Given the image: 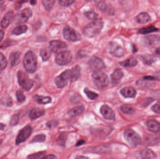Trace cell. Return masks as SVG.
Segmentation results:
<instances>
[{"label": "cell", "instance_id": "14", "mask_svg": "<svg viewBox=\"0 0 160 159\" xmlns=\"http://www.w3.org/2000/svg\"><path fill=\"white\" fill-rule=\"evenodd\" d=\"M100 113L103 117L106 120H115V113L111 107L106 105L102 106L100 109Z\"/></svg>", "mask_w": 160, "mask_h": 159}, {"label": "cell", "instance_id": "15", "mask_svg": "<svg viewBox=\"0 0 160 159\" xmlns=\"http://www.w3.org/2000/svg\"><path fill=\"white\" fill-rule=\"evenodd\" d=\"M144 43L146 46L150 47H154L160 42V36L153 35L144 37Z\"/></svg>", "mask_w": 160, "mask_h": 159}, {"label": "cell", "instance_id": "32", "mask_svg": "<svg viewBox=\"0 0 160 159\" xmlns=\"http://www.w3.org/2000/svg\"><path fill=\"white\" fill-rule=\"evenodd\" d=\"M158 31V29L154 26H150L147 27L142 28L139 30V33L141 34H147L155 32Z\"/></svg>", "mask_w": 160, "mask_h": 159}, {"label": "cell", "instance_id": "48", "mask_svg": "<svg viewBox=\"0 0 160 159\" xmlns=\"http://www.w3.org/2000/svg\"><path fill=\"white\" fill-rule=\"evenodd\" d=\"M40 159H57V158L54 155H48L44 156Z\"/></svg>", "mask_w": 160, "mask_h": 159}, {"label": "cell", "instance_id": "49", "mask_svg": "<svg viewBox=\"0 0 160 159\" xmlns=\"http://www.w3.org/2000/svg\"><path fill=\"white\" fill-rule=\"evenodd\" d=\"M4 36V32L3 30H0V42L2 40Z\"/></svg>", "mask_w": 160, "mask_h": 159}, {"label": "cell", "instance_id": "31", "mask_svg": "<svg viewBox=\"0 0 160 159\" xmlns=\"http://www.w3.org/2000/svg\"><path fill=\"white\" fill-rule=\"evenodd\" d=\"M27 29L28 27L26 25L18 26L12 30V33L15 35H20L26 32Z\"/></svg>", "mask_w": 160, "mask_h": 159}, {"label": "cell", "instance_id": "18", "mask_svg": "<svg viewBox=\"0 0 160 159\" xmlns=\"http://www.w3.org/2000/svg\"><path fill=\"white\" fill-rule=\"evenodd\" d=\"M44 109L41 108L36 107L30 110L29 113V118L30 120H36L37 118L41 117L44 114Z\"/></svg>", "mask_w": 160, "mask_h": 159}, {"label": "cell", "instance_id": "10", "mask_svg": "<svg viewBox=\"0 0 160 159\" xmlns=\"http://www.w3.org/2000/svg\"><path fill=\"white\" fill-rule=\"evenodd\" d=\"M88 65L90 68L94 72L100 71L105 68V66L102 59L97 56H93L88 62Z\"/></svg>", "mask_w": 160, "mask_h": 159}, {"label": "cell", "instance_id": "5", "mask_svg": "<svg viewBox=\"0 0 160 159\" xmlns=\"http://www.w3.org/2000/svg\"><path fill=\"white\" fill-rule=\"evenodd\" d=\"M18 83L24 90L29 91L33 86V81L30 79L28 76L23 72L19 71L17 73Z\"/></svg>", "mask_w": 160, "mask_h": 159}, {"label": "cell", "instance_id": "33", "mask_svg": "<svg viewBox=\"0 0 160 159\" xmlns=\"http://www.w3.org/2000/svg\"><path fill=\"white\" fill-rule=\"evenodd\" d=\"M120 109L123 113L127 114H132L135 112V109L130 105H122Z\"/></svg>", "mask_w": 160, "mask_h": 159}, {"label": "cell", "instance_id": "4", "mask_svg": "<svg viewBox=\"0 0 160 159\" xmlns=\"http://www.w3.org/2000/svg\"><path fill=\"white\" fill-rule=\"evenodd\" d=\"M124 135L125 140L133 147L138 146L141 143V138L137 133L132 129L126 130L124 132Z\"/></svg>", "mask_w": 160, "mask_h": 159}, {"label": "cell", "instance_id": "2", "mask_svg": "<svg viewBox=\"0 0 160 159\" xmlns=\"http://www.w3.org/2000/svg\"><path fill=\"white\" fill-rule=\"evenodd\" d=\"M23 64L24 68L29 73H33L37 69V57L33 52H28L23 58Z\"/></svg>", "mask_w": 160, "mask_h": 159}, {"label": "cell", "instance_id": "12", "mask_svg": "<svg viewBox=\"0 0 160 159\" xmlns=\"http://www.w3.org/2000/svg\"><path fill=\"white\" fill-rule=\"evenodd\" d=\"M109 52L113 56L120 58L124 55V49L121 46L115 42H111L107 47Z\"/></svg>", "mask_w": 160, "mask_h": 159}, {"label": "cell", "instance_id": "55", "mask_svg": "<svg viewBox=\"0 0 160 159\" xmlns=\"http://www.w3.org/2000/svg\"><path fill=\"white\" fill-rule=\"evenodd\" d=\"M3 2H4V1H0V4H2Z\"/></svg>", "mask_w": 160, "mask_h": 159}, {"label": "cell", "instance_id": "34", "mask_svg": "<svg viewBox=\"0 0 160 159\" xmlns=\"http://www.w3.org/2000/svg\"><path fill=\"white\" fill-rule=\"evenodd\" d=\"M85 93L86 95L88 97L90 100H94L97 99L98 97V95L94 92H92V91L89 90L88 89L85 88L84 90Z\"/></svg>", "mask_w": 160, "mask_h": 159}, {"label": "cell", "instance_id": "29", "mask_svg": "<svg viewBox=\"0 0 160 159\" xmlns=\"http://www.w3.org/2000/svg\"><path fill=\"white\" fill-rule=\"evenodd\" d=\"M140 57L143 62L148 66H151L156 60L154 56L150 55L145 54L141 56Z\"/></svg>", "mask_w": 160, "mask_h": 159}, {"label": "cell", "instance_id": "51", "mask_svg": "<svg viewBox=\"0 0 160 159\" xmlns=\"http://www.w3.org/2000/svg\"><path fill=\"white\" fill-rule=\"evenodd\" d=\"M155 53L158 56H160V47L156 49L155 50Z\"/></svg>", "mask_w": 160, "mask_h": 159}, {"label": "cell", "instance_id": "50", "mask_svg": "<svg viewBox=\"0 0 160 159\" xmlns=\"http://www.w3.org/2000/svg\"><path fill=\"white\" fill-rule=\"evenodd\" d=\"M84 140H79V141L77 143L76 146H81V145H83V144H84Z\"/></svg>", "mask_w": 160, "mask_h": 159}, {"label": "cell", "instance_id": "3", "mask_svg": "<svg viewBox=\"0 0 160 159\" xmlns=\"http://www.w3.org/2000/svg\"><path fill=\"white\" fill-rule=\"evenodd\" d=\"M93 80L96 86L100 89H103L109 85L108 76L101 71L94 72L92 75Z\"/></svg>", "mask_w": 160, "mask_h": 159}, {"label": "cell", "instance_id": "42", "mask_svg": "<svg viewBox=\"0 0 160 159\" xmlns=\"http://www.w3.org/2000/svg\"><path fill=\"white\" fill-rule=\"evenodd\" d=\"M138 86L140 87H149L150 86V84L148 83V82L146 81V80H139L137 81L136 82Z\"/></svg>", "mask_w": 160, "mask_h": 159}, {"label": "cell", "instance_id": "8", "mask_svg": "<svg viewBox=\"0 0 160 159\" xmlns=\"http://www.w3.org/2000/svg\"><path fill=\"white\" fill-rule=\"evenodd\" d=\"M63 33L64 39L70 42L78 41L81 39L79 34L69 26L64 28Z\"/></svg>", "mask_w": 160, "mask_h": 159}, {"label": "cell", "instance_id": "39", "mask_svg": "<svg viewBox=\"0 0 160 159\" xmlns=\"http://www.w3.org/2000/svg\"><path fill=\"white\" fill-rule=\"evenodd\" d=\"M16 97L19 103H23L26 100V97L23 94V92L21 90H18L16 92Z\"/></svg>", "mask_w": 160, "mask_h": 159}, {"label": "cell", "instance_id": "25", "mask_svg": "<svg viewBox=\"0 0 160 159\" xmlns=\"http://www.w3.org/2000/svg\"><path fill=\"white\" fill-rule=\"evenodd\" d=\"M138 61L135 58L132 57L124 61L119 63V65L124 67H133L138 64Z\"/></svg>", "mask_w": 160, "mask_h": 159}, {"label": "cell", "instance_id": "52", "mask_svg": "<svg viewBox=\"0 0 160 159\" xmlns=\"http://www.w3.org/2000/svg\"><path fill=\"white\" fill-rule=\"evenodd\" d=\"M76 159H89L87 157H85L83 156H77Z\"/></svg>", "mask_w": 160, "mask_h": 159}, {"label": "cell", "instance_id": "40", "mask_svg": "<svg viewBox=\"0 0 160 159\" xmlns=\"http://www.w3.org/2000/svg\"><path fill=\"white\" fill-rule=\"evenodd\" d=\"M85 16L90 20H96L98 17V14L93 11H88L84 13Z\"/></svg>", "mask_w": 160, "mask_h": 159}, {"label": "cell", "instance_id": "27", "mask_svg": "<svg viewBox=\"0 0 160 159\" xmlns=\"http://www.w3.org/2000/svg\"><path fill=\"white\" fill-rule=\"evenodd\" d=\"M155 157V154L150 149H145L141 153V159H154Z\"/></svg>", "mask_w": 160, "mask_h": 159}, {"label": "cell", "instance_id": "53", "mask_svg": "<svg viewBox=\"0 0 160 159\" xmlns=\"http://www.w3.org/2000/svg\"><path fill=\"white\" fill-rule=\"evenodd\" d=\"M5 127V125L4 124L0 123V130H3Z\"/></svg>", "mask_w": 160, "mask_h": 159}, {"label": "cell", "instance_id": "36", "mask_svg": "<svg viewBox=\"0 0 160 159\" xmlns=\"http://www.w3.org/2000/svg\"><path fill=\"white\" fill-rule=\"evenodd\" d=\"M45 135L44 134H38V135H36L33 137V139L30 141V143H36V142H43L45 140Z\"/></svg>", "mask_w": 160, "mask_h": 159}, {"label": "cell", "instance_id": "47", "mask_svg": "<svg viewBox=\"0 0 160 159\" xmlns=\"http://www.w3.org/2000/svg\"><path fill=\"white\" fill-rule=\"evenodd\" d=\"M2 103L3 105H6L8 107H10L12 105V101L11 98L9 97L6 98V99H3L2 101Z\"/></svg>", "mask_w": 160, "mask_h": 159}, {"label": "cell", "instance_id": "44", "mask_svg": "<svg viewBox=\"0 0 160 159\" xmlns=\"http://www.w3.org/2000/svg\"><path fill=\"white\" fill-rule=\"evenodd\" d=\"M75 1H73V0H61V1H59V3L60 5L62 6H65V7L70 6Z\"/></svg>", "mask_w": 160, "mask_h": 159}, {"label": "cell", "instance_id": "1", "mask_svg": "<svg viewBox=\"0 0 160 159\" xmlns=\"http://www.w3.org/2000/svg\"><path fill=\"white\" fill-rule=\"evenodd\" d=\"M103 25L104 22L102 19L94 20L84 28L83 34L87 37H95L100 33Z\"/></svg>", "mask_w": 160, "mask_h": 159}, {"label": "cell", "instance_id": "46", "mask_svg": "<svg viewBox=\"0 0 160 159\" xmlns=\"http://www.w3.org/2000/svg\"><path fill=\"white\" fill-rule=\"evenodd\" d=\"M152 110L156 113H160V100L152 107Z\"/></svg>", "mask_w": 160, "mask_h": 159}, {"label": "cell", "instance_id": "13", "mask_svg": "<svg viewBox=\"0 0 160 159\" xmlns=\"http://www.w3.org/2000/svg\"><path fill=\"white\" fill-rule=\"evenodd\" d=\"M66 44L63 42L59 40H54L50 43V49L52 52L55 53H59L65 51L67 48Z\"/></svg>", "mask_w": 160, "mask_h": 159}, {"label": "cell", "instance_id": "23", "mask_svg": "<svg viewBox=\"0 0 160 159\" xmlns=\"http://www.w3.org/2000/svg\"><path fill=\"white\" fill-rule=\"evenodd\" d=\"M21 53L18 52H13L9 56V61L12 67L17 66L20 62Z\"/></svg>", "mask_w": 160, "mask_h": 159}, {"label": "cell", "instance_id": "17", "mask_svg": "<svg viewBox=\"0 0 160 159\" xmlns=\"http://www.w3.org/2000/svg\"><path fill=\"white\" fill-rule=\"evenodd\" d=\"M148 130L153 133L160 132V123L155 120H150L146 123Z\"/></svg>", "mask_w": 160, "mask_h": 159}, {"label": "cell", "instance_id": "28", "mask_svg": "<svg viewBox=\"0 0 160 159\" xmlns=\"http://www.w3.org/2000/svg\"><path fill=\"white\" fill-rule=\"evenodd\" d=\"M35 100L38 104H46L50 103L52 99L50 97H44V96H40L36 95L34 96Z\"/></svg>", "mask_w": 160, "mask_h": 159}, {"label": "cell", "instance_id": "19", "mask_svg": "<svg viewBox=\"0 0 160 159\" xmlns=\"http://www.w3.org/2000/svg\"><path fill=\"white\" fill-rule=\"evenodd\" d=\"M123 77V73L120 69H117L111 75L112 83L114 85L119 84Z\"/></svg>", "mask_w": 160, "mask_h": 159}, {"label": "cell", "instance_id": "30", "mask_svg": "<svg viewBox=\"0 0 160 159\" xmlns=\"http://www.w3.org/2000/svg\"><path fill=\"white\" fill-rule=\"evenodd\" d=\"M51 52L50 49L44 48L41 49L40 55L43 61H46L49 59L51 55Z\"/></svg>", "mask_w": 160, "mask_h": 159}, {"label": "cell", "instance_id": "43", "mask_svg": "<svg viewBox=\"0 0 160 159\" xmlns=\"http://www.w3.org/2000/svg\"><path fill=\"white\" fill-rule=\"evenodd\" d=\"M45 152H37L36 153L34 154H31V155H29L27 156V159H37L39 158V157H41L42 155L45 154Z\"/></svg>", "mask_w": 160, "mask_h": 159}, {"label": "cell", "instance_id": "7", "mask_svg": "<svg viewBox=\"0 0 160 159\" xmlns=\"http://www.w3.org/2000/svg\"><path fill=\"white\" fill-rule=\"evenodd\" d=\"M32 128L31 126L27 125L19 131L16 140V143L18 145L25 141L31 135Z\"/></svg>", "mask_w": 160, "mask_h": 159}, {"label": "cell", "instance_id": "20", "mask_svg": "<svg viewBox=\"0 0 160 159\" xmlns=\"http://www.w3.org/2000/svg\"><path fill=\"white\" fill-rule=\"evenodd\" d=\"M14 17V13L12 11H9L4 15L2 21L1 25L2 28H6L11 23Z\"/></svg>", "mask_w": 160, "mask_h": 159}, {"label": "cell", "instance_id": "45", "mask_svg": "<svg viewBox=\"0 0 160 159\" xmlns=\"http://www.w3.org/2000/svg\"><path fill=\"white\" fill-rule=\"evenodd\" d=\"M58 124V121L57 120H52L46 123V126L49 128H55Z\"/></svg>", "mask_w": 160, "mask_h": 159}, {"label": "cell", "instance_id": "35", "mask_svg": "<svg viewBox=\"0 0 160 159\" xmlns=\"http://www.w3.org/2000/svg\"><path fill=\"white\" fill-rule=\"evenodd\" d=\"M43 4L45 8V9L48 11H50L52 9L53 6L54 5V3L55 2V1L53 0H44L42 1Z\"/></svg>", "mask_w": 160, "mask_h": 159}, {"label": "cell", "instance_id": "21", "mask_svg": "<svg viewBox=\"0 0 160 159\" xmlns=\"http://www.w3.org/2000/svg\"><path fill=\"white\" fill-rule=\"evenodd\" d=\"M136 20L140 24H146L151 21V17L146 12H141L136 17Z\"/></svg>", "mask_w": 160, "mask_h": 159}, {"label": "cell", "instance_id": "11", "mask_svg": "<svg viewBox=\"0 0 160 159\" xmlns=\"http://www.w3.org/2000/svg\"><path fill=\"white\" fill-rule=\"evenodd\" d=\"M32 11L30 8H26L23 9L15 18L16 23V24H21L26 22L32 16Z\"/></svg>", "mask_w": 160, "mask_h": 159}, {"label": "cell", "instance_id": "9", "mask_svg": "<svg viewBox=\"0 0 160 159\" xmlns=\"http://www.w3.org/2000/svg\"><path fill=\"white\" fill-rule=\"evenodd\" d=\"M70 77V70L67 69L63 72L55 79V83L59 88H62L68 84V81Z\"/></svg>", "mask_w": 160, "mask_h": 159}, {"label": "cell", "instance_id": "38", "mask_svg": "<svg viewBox=\"0 0 160 159\" xmlns=\"http://www.w3.org/2000/svg\"><path fill=\"white\" fill-rule=\"evenodd\" d=\"M108 147H104V146H101V147H93V148H91V152H95V153H104V152H106L107 151H108Z\"/></svg>", "mask_w": 160, "mask_h": 159}, {"label": "cell", "instance_id": "37", "mask_svg": "<svg viewBox=\"0 0 160 159\" xmlns=\"http://www.w3.org/2000/svg\"><path fill=\"white\" fill-rule=\"evenodd\" d=\"M7 62L6 58L3 54L0 53V71H2L6 68Z\"/></svg>", "mask_w": 160, "mask_h": 159}, {"label": "cell", "instance_id": "24", "mask_svg": "<svg viewBox=\"0 0 160 159\" xmlns=\"http://www.w3.org/2000/svg\"><path fill=\"white\" fill-rule=\"evenodd\" d=\"M95 4L97 6L98 8L100 10L105 12V11H108L110 14H114V10H111L110 8L108 7V6L106 4L105 2L102 1H95Z\"/></svg>", "mask_w": 160, "mask_h": 159}, {"label": "cell", "instance_id": "26", "mask_svg": "<svg viewBox=\"0 0 160 159\" xmlns=\"http://www.w3.org/2000/svg\"><path fill=\"white\" fill-rule=\"evenodd\" d=\"M84 110L85 108L84 106H78V107H75L71 109L68 112V114L71 117H75V116L81 114L84 111Z\"/></svg>", "mask_w": 160, "mask_h": 159}, {"label": "cell", "instance_id": "22", "mask_svg": "<svg viewBox=\"0 0 160 159\" xmlns=\"http://www.w3.org/2000/svg\"><path fill=\"white\" fill-rule=\"evenodd\" d=\"M81 75V69L78 66H76L70 70V80L71 82L77 80Z\"/></svg>", "mask_w": 160, "mask_h": 159}, {"label": "cell", "instance_id": "41", "mask_svg": "<svg viewBox=\"0 0 160 159\" xmlns=\"http://www.w3.org/2000/svg\"><path fill=\"white\" fill-rule=\"evenodd\" d=\"M19 121V116L18 114H14L11 117L10 119V122H9V125L11 126H14L17 125Z\"/></svg>", "mask_w": 160, "mask_h": 159}, {"label": "cell", "instance_id": "16", "mask_svg": "<svg viewBox=\"0 0 160 159\" xmlns=\"http://www.w3.org/2000/svg\"><path fill=\"white\" fill-rule=\"evenodd\" d=\"M122 96L125 98H133L135 97L137 94L136 90L132 87H126L120 91Z\"/></svg>", "mask_w": 160, "mask_h": 159}, {"label": "cell", "instance_id": "6", "mask_svg": "<svg viewBox=\"0 0 160 159\" xmlns=\"http://www.w3.org/2000/svg\"><path fill=\"white\" fill-rule=\"evenodd\" d=\"M72 55L70 51L65 50L59 53L56 56L55 62L59 66L68 65L71 61Z\"/></svg>", "mask_w": 160, "mask_h": 159}, {"label": "cell", "instance_id": "54", "mask_svg": "<svg viewBox=\"0 0 160 159\" xmlns=\"http://www.w3.org/2000/svg\"><path fill=\"white\" fill-rule=\"evenodd\" d=\"M36 3V2L34 1H32L30 2V4L31 5H35Z\"/></svg>", "mask_w": 160, "mask_h": 159}]
</instances>
